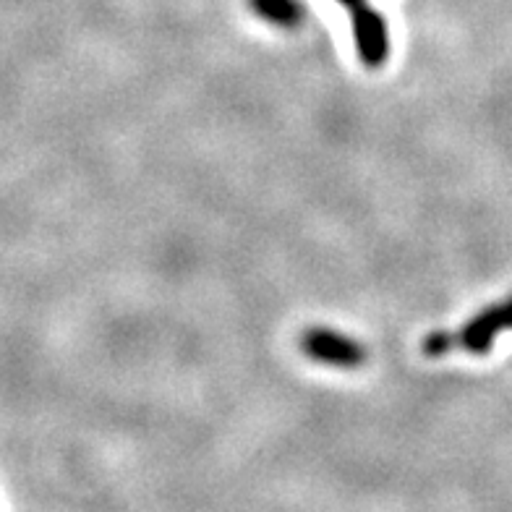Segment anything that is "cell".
Here are the masks:
<instances>
[{
  "label": "cell",
  "instance_id": "obj_5",
  "mask_svg": "<svg viewBox=\"0 0 512 512\" xmlns=\"http://www.w3.org/2000/svg\"><path fill=\"white\" fill-rule=\"evenodd\" d=\"M452 345H455V335H447L445 330H437L432 335H426L424 353L426 356H442V353L452 351Z\"/></svg>",
  "mask_w": 512,
  "mask_h": 512
},
{
  "label": "cell",
  "instance_id": "obj_2",
  "mask_svg": "<svg viewBox=\"0 0 512 512\" xmlns=\"http://www.w3.org/2000/svg\"><path fill=\"white\" fill-rule=\"evenodd\" d=\"M353 21V40H356V50L361 63L369 68H379L387 63L390 55V29H387V19L379 14L377 8H371L369 3L351 8Z\"/></svg>",
  "mask_w": 512,
  "mask_h": 512
},
{
  "label": "cell",
  "instance_id": "obj_3",
  "mask_svg": "<svg viewBox=\"0 0 512 512\" xmlns=\"http://www.w3.org/2000/svg\"><path fill=\"white\" fill-rule=\"evenodd\" d=\"M502 330H510V319H507V309L505 304L499 306H489L481 314L471 319V322L465 324L460 335H455V343L468 353H489L492 351L494 337L499 335Z\"/></svg>",
  "mask_w": 512,
  "mask_h": 512
},
{
  "label": "cell",
  "instance_id": "obj_4",
  "mask_svg": "<svg viewBox=\"0 0 512 512\" xmlns=\"http://www.w3.org/2000/svg\"><path fill=\"white\" fill-rule=\"evenodd\" d=\"M249 6L259 19L270 21L280 29H296L306 19L301 0H249Z\"/></svg>",
  "mask_w": 512,
  "mask_h": 512
},
{
  "label": "cell",
  "instance_id": "obj_1",
  "mask_svg": "<svg viewBox=\"0 0 512 512\" xmlns=\"http://www.w3.org/2000/svg\"><path fill=\"white\" fill-rule=\"evenodd\" d=\"M301 351L319 364L340 366V369H356L369 358L366 348L358 340L327 330V327H309L301 335Z\"/></svg>",
  "mask_w": 512,
  "mask_h": 512
},
{
  "label": "cell",
  "instance_id": "obj_6",
  "mask_svg": "<svg viewBox=\"0 0 512 512\" xmlns=\"http://www.w3.org/2000/svg\"><path fill=\"white\" fill-rule=\"evenodd\" d=\"M337 3H343V6L348 8V11H351V8H356V6H361V3H366V0H337Z\"/></svg>",
  "mask_w": 512,
  "mask_h": 512
},
{
  "label": "cell",
  "instance_id": "obj_7",
  "mask_svg": "<svg viewBox=\"0 0 512 512\" xmlns=\"http://www.w3.org/2000/svg\"><path fill=\"white\" fill-rule=\"evenodd\" d=\"M505 309H507V319H510V330H512V298L505 301Z\"/></svg>",
  "mask_w": 512,
  "mask_h": 512
}]
</instances>
